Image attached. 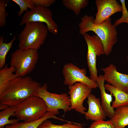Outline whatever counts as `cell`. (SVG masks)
<instances>
[{"label": "cell", "mask_w": 128, "mask_h": 128, "mask_svg": "<svg viewBox=\"0 0 128 128\" xmlns=\"http://www.w3.org/2000/svg\"><path fill=\"white\" fill-rule=\"evenodd\" d=\"M41 84L30 76H18L8 84L0 95V103L9 106H17L21 103L35 96Z\"/></svg>", "instance_id": "obj_1"}, {"label": "cell", "mask_w": 128, "mask_h": 128, "mask_svg": "<svg viewBox=\"0 0 128 128\" xmlns=\"http://www.w3.org/2000/svg\"><path fill=\"white\" fill-rule=\"evenodd\" d=\"M94 19L93 16L85 15L83 16L79 24V33L81 35L89 31L95 32L102 42L105 55H108L118 41L116 26L112 24L110 17L99 24L95 23Z\"/></svg>", "instance_id": "obj_2"}, {"label": "cell", "mask_w": 128, "mask_h": 128, "mask_svg": "<svg viewBox=\"0 0 128 128\" xmlns=\"http://www.w3.org/2000/svg\"><path fill=\"white\" fill-rule=\"evenodd\" d=\"M48 30L42 23L29 22L25 24L18 37L19 48L38 50L44 43Z\"/></svg>", "instance_id": "obj_3"}, {"label": "cell", "mask_w": 128, "mask_h": 128, "mask_svg": "<svg viewBox=\"0 0 128 128\" xmlns=\"http://www.w3.org/2000/svg\"><path fill=\"white\" fill-rule=\"evenodd\" d=\"M38 50L19 48L11 54L10 65L18 76H26L34 70L38 59Z\"/></svg>", "instance_id": "obj_4"}, {"label": "cell", "mask_w": 128, "mask_h": 128, "mask_svg": "<svg viewBox=\"0 0 128 128\" xmlns=\"http://www.w3.org/2000/svg\"><path fill=\"white\" fill-rule=\"evenodd\" d=\"M45 102L41 98L34 96L17 106L15 116L20 120L29 122L43 117L47 112Z\"/></svg>", "instance_id": "obj_5"}, {"label": "cell", "mask_w": 128, "mask_h": 128, "mask_svg": "<svg viewBox=\"0 0 128 128\" xmlns=\"http://www.w3.org/2000/svg\"><path fill=\"white\" fill-rule=\"evenodd\" d=\"M35 96L42 99L46 103L47 111L55 115L58 114L59 110H63L64 113L71 110L70 98L65 93L57 94L50 92L47 90L46 83L39 87Z\"/></svg>", "instance_id": "obj_6"}, {"label": "cell", "mask_w": 128, "mask_h": 128, "mask_svg": "<svg viewBox=\"0 0 128 128\" xmlns=\"http://www.w3.org/2000/svg\"><path fill=\"white\" fill-rule=\"evenodd\" d=\"M81 35L87 46V60L90 73V78L96 82L98 76L96 66V58L105 54L104 46L100 38L96 35L91 36L87 33Z\"/></svg>", "instance_id": "obj_7"}, {"label": "cell", "mask_w": 128, "mask_h": 128, "mask_svg": "<svg viewBox=\"0 0 128 128\" xmlns=\"http://www.w3.org/2000/svg\"><path fill=\"white\" fill-rule=\"evenodd\" d=\"M32 22L44 23L49 32L54 34L58 33V26L53 18L51 11L47 8L35 6L32 9L25 12L21 18L20 25Z\"/></svg>", "instance_id": "obj_8"}, {"label": "cell", "mask_w": 128, "mask_h": 128, "mask_svg": "<svg viewBox=\"0 0 128 128\" xmlns=\"http://www.w3.org/2000/svg\"><path fill=\"white\" fill-rule=\"evenodd\" d=\"M62 72L64 76V85L70 86L77 82L84 84L92 89L98 87L96 82L86 75L85 69H80L71 63H69L64 66Z\"/></svg>", "instance_id": "obj_9"}, {"label": "cell", "mask_w": 128, "mask_h": 128, "mask_svg": "<svg viewBox=\"0 0 128 128\" xmlns=\"http://www.w3.org/2000/svg\"><path fill=\"white\" fill-rule=\"evenodd\" d=\"M70 107L82 114L87 110L83 104L84 100L91 94L92 89L83 83L77 82L69 87Z\"/></svg>", "instance_id": "obj_10"}, {"label": "cell", "mask_w": 128, "mask_h": 128, "mask_svg": "<svg viewBox=\"0 0 128 128\" xmlns=\"http://www.w3.org/2000/svg\"><path fill=\"white\" fill-rule=\"evenodd\" d=\"M95 3L97 10L94 20L96 24L102 23L114 14L122 12L121 5L116 0H96Z\"/></svg>", "instance_id": "obj_11"}, {"label": "cell", "mask_w": 128, "mask_h": 128, "mask_svg": "<svg viewBox=\"0 0 128 128\" xmlns=\"http://www.w3.org/2000/svg\"><path fill=\"white\" fill-rule=\"evenodd\" d=\"M101 69L104 73L103 76L105 81L128 93V74L118 72L116 66L112 63Z\"/></svg>", "instance_id": "obj_12"}, {"label": "cell", "mask_w": 128, "mask_h": 128, "mask_svg": "<svg viewBox=\"0 0 128 128\" xmlns=\"http://www.w3.org/2000/svg\"><path fill=\"white\" fill-rule=\"evenodd\" d=\"M87 98L88 109L84 114L86 119L94 121L105 120L107 116L102 106L100 99L96 98L95 95L91 94Z\"/></svg>", "instance_id": "obj_13"}, {"label": "cell", "mask_w": 128, "mask_h": 128, "mask_svg": "<svg viewBox=\"0 0 128 128\" xmlns=\"http://www.w3.org/2000/svg\"><path fill=\"white\" fill-rule=\"evenodd\" d=\"M105 81L103 75H100L96 82L100 91L102 106L106 116L111 119L114 112V109L111 105L112 100V95L111 93L108 94L106 92L104 84Z\"/></svg>", "instance_id": "obj_14"}, {"label": "cell", "mask_w": 128, "mask_h": 128, "mask_svg": "<svg viewBox=\"0 0 128 128\" xmlns=\"http://www.w3.org/2000/svg\"><path fill=\"white\" fill-rule=\"evenodd\" d=\"M116 109L113 116L110 120L115 128H125L128 126V105Z\"/></svg>", "instance_id": "obj_15"}, {"label": "cell", "mask_w": 128, "mask_h": 128, "mask_svg": "<svg viewBox=\"0 0 128 128\" xmlns=\"http://www.w3.org/2000/svg\"><path fill=\"white\" fill-rule=\"evenodd\" d=\"M104 86L105 89L110 92L115 97L111 105L113 109L128 105V93L108 83L105 84Z\"/></svg>", "instance_id": "obj_16"}, {"label": "cell", "mask_w": 128, "mask_h": 128, "mask_svg": "<svg viewBox=\"0 0 128 128\" xmlns=\"http://www.w3.org/2000/svg\"><path fill=\"white\" fill-rule=\"evenodd\" d=\"M15 69L12 67L5 65L0 70V95L2 94L8 83L18 76L15 73Z\"/></svg>", "instance_id": "obj_17"}, {"label": "cell", "mask_w": 128, "mask_h": 128, "mask_svg": "<svg viewBox=\"0 0 128 128\" xmlns=\"http://www.w3.org/2000/svg\"><path fill=\"white\" fill-rule=\"evenodd\" d=\"M50 118L63 120L53 114L47 112L43 117L37 120L29 122H18L14 124L6 125L5 128H37L44 121Z\"/></svg>", "instance_id": "obj_18"}, {"label": "cell", "mask_w": 128, "mask_h": 128, "mask_svg": "<svg viewBox=\"0 0 128 128\" xmlns=\"http://www.w3.org/2000/svg\"><path fill=\"white\" fill-rule=\"evenodd\" d=\"M17 106H9L0 112V128H4L5 126L15 124L20 120L17 119H9L11 116H15Z\"/></svg>", "instance_id": "obj_19"}, {"label": "cell", "mask_w": 128, "mask_h": 128, "mask_svg": "<svg viewBox=\"0 0 128 128\" xmlns=\"http://www.w3.org/2000/svg\"><path fill=\"white\" fill-rule=\"evenodd\" d=\"M88 0H63L62 3L67 9L72 11L75 15H78L81 9L88 5Z\"/></svg>", "instance_id": "obj_20"}, {"label": "cell", "mask_w": 128, "mask_h": 128, "mask_svg": "<svg viewBox=\"0 0 128 128\" xmlns=\"http://www.w3.org/2000/svg\"><path fill=\"white\" fill-rule=\"evenodd\" d=\"M17 36L16 34L12 40L8 43L4 42L3 36L0 37V68H3L5 65L7 55L11 49L13 44Z\"/></svg>", "instance_id": "obj_21"}, {"label": "cell", "mask_w": 128, "mask_h": 128, "mask_svg": "<svg viewBox=\"0 0 128 128\" xmlns=\"http://www.w3.org/2000/svg\"><path fill=\"white\" fill-rule=\"evenodd\" d=\"M83 124L69 122L61 125L53 124L47 119L41 123L37 128H83Z\"/></svg>", "instance_id": "obj_22"}, {"label": "cell", "mask_w": 128, "mask_h": 128, "mask_svg": "<svg viewBox=\"0 0 128 128\" xmlns=\"http://www.w3.org/2000/svg\"><path fill=\"white\" fill-rule=\"evenodd\" d=\"M13 1L17 4L20 8L18 16L20 17L24 11H27L28 8L32 9L35 5L32 0H12Z\"/></svg>", "instance_id": "obj_23"}, {"label": "cell", "mask_w": 128, "mask_h": 128, "mask_svg": "<svg viewBox=\"0 0 128 128\" xmlns=\"http://www.w3.org/2000/svg\"><path fill=\"white\" fill-rule=\"evenodd\" d=\"M9 0H0V27L4 26L6 22L7 15L6 8L7 6Z\"/></svg>", "instance_id": "obj_24"}, {"label": "cell", "mask_w": 128, "mask_h": 128, "mask_svg": "<svg viewBox=\"0 0 128 128\" xmlns=\"http://www.w3.org/2000/svg\"><path fill=\"white\" fill-rule=\"evenodd\" d=\"M122 8V15L119 18L116 19L114 23L115 26L118 25L123 23H126L128 25V11L126 8L124 0H120Z\"/></svg>", "instance_id": "obj_25"}, {"label": "cell", "mask_w": 128, "mask_h": 128, "mask_svg": "<svg viewBox=\"0 0 128 128\" xmlns=\"http://www.w3.org/2000/svg\"><path fill=\"white\" fill-rule=\"evenodd\" d=\"M89 128H115L110 120H100L92 123Z\"/></svg>", "instance_id": "obj_26"}, {"label": "cell", "mask_w": 128, "mask_h": 128, "mask_svg": "<svg viewBox=\"0 0 128 128\" xmlns=\"http://www.w3.org/2000/svg\"><path fill=\"white\" fill-rule=\"evenodd\" d=\"M35 6H40L48 8L55 3V0H32Z\"/></svg>", "instance_id": "obj_27"}, {"label": "cell", "mask_w": 128, "mask_h": 128, "mask_svg": "<svg viewBox=\"0 0 128 128\" xmlns=\"http://www.w3.org/2000/svg\"><path fill=\"white\" fill-rule=\"evenodd\" d=\"M9 106L8 105L0 103V109L4 110L7 109Z\"/></svg>", "instance_id": "obj_28"}, {"label": "cell", "mask_w": 128, "mask_h": 128, "mask_svg": "<svg viewBox=\"0 0 128 128\" xmlns=\"http://www.w3.org/2000/svg\"><path fill=\"white\" fill-rule=\"evenodd\" d=\"M127 60H128V56L127 57Z\"/></svg>", "instance_id": "obj_29"}]
</instances>
